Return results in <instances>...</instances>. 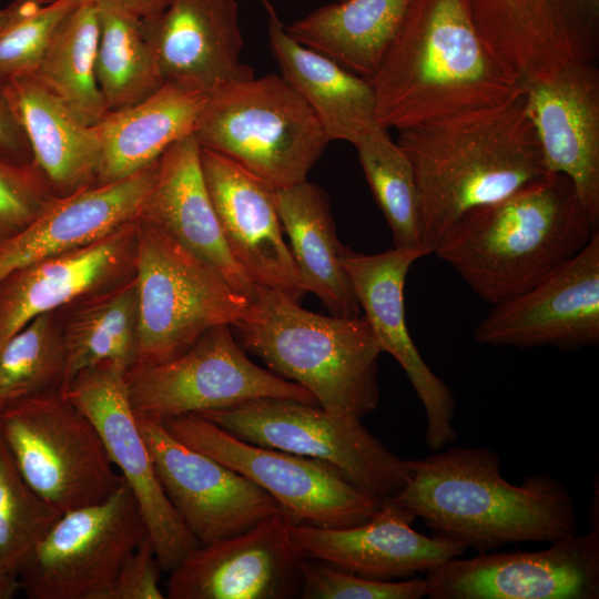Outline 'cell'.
I'll return each instance as SVG.
<instances>
[{
  "label": "cell",
  "instance_id": "obj_24",
  "mask_svg": "<svg viewBox=\"0 0 599 599\" xmlns=\"http://www.w3.org/2000/svg\"><path fill=\"white\" fill-rule=\"evenodd\" d=\"M415 519L387 497L364 524L323 528L295 522L291 532L307 557L377 580L413 577L465 555L467 549L457 544L414 530Z\"/></svg>",
  "mask_w": 599,
  "mask_h": 599
},
{
  "label": "cell",
  "instance_id": "obj_35",
  "mask_svg": "<svg viewBox=\"0 0 599 599\" xmlns=\"http://www.w3.org/2000/svg\"><path fill=\"white\" fill-rule=\"evenodd\" d=\"M395 247H422L419 196L412 163L387 130L376 125L354 144ZM424 250V248H423Z\"/></svg>",
  "mask_w": 599,
  "mask_h": 599
},
{
  "label": "cell",
  "instance_id": "obj_33",
  "mask_svg": "<svg viewBox=\"0 0 599 599\" xmlns=\"http://www.w3.org/2000/svg\"><path fill=\"white\" fill-rule=\"evenodd\" d=\"M99 10L94 0H80L55 30L34 74L85 124L108 113L95 73Z\"/></svg>",
  "mask_w": 599,
  "mask_h": 599
},
{
  "label": "cell",
  "instance_id": "obj_8",
  "mask_svg": "<svg viewBox=\"0 0 599 599\" xmlns=\"http://www.w3.org/2000/svg\"><path fill=\"white\" fill-rule=\"evenodd\" d=\"M0 436L27 484L62 512L104 500L123 481L98 429L62 389L7 406Z\"/></svg>",
  "mask_w": 599,
  "mask_h": 599
},
{
  "label": "cell",
  "instance_id": "obj_27",
  "mask_svg": "<svg viewBox=\"0 0 599 599\" xmlns=\"http://www.w3.org/2000/svg\"><path fill=\"white\" fill-rule=\"evenodd\" d=\"M209 97L199 89L166 81L144 100L108 112L94 125L101 146L94 185L143 170L172 144L193 134Z\"/></svg>",
  "mask_w": 599,
  "mask_h": 599
},
{
  "label": "cell",
  "instance_id": "obj_6",
  "mask_svg": "<svg viewBox=\"0 0 599 599\" xmlns=\"http://www.w3.org/2000/svg\"><path fill=\"white\" fill-rule=\"evenodd\" d=\"M193 135L274 190L306 181L329 142L282 74L254 75L211 94Z\"/></svg>",
  "mask_w": 599,
  "mask_h": 599
},
{
  "label": "cell",
  "instance_id": "obj_5",
  "mask_svg": "<svg viewBox=\"0 0 599 599\" xmlns=\"http://www.w3.org/2000/svg\"><path fill=\"white\" fill-rule=\"evenodd\" d=\"M234 327L245 352L311 392L325 410L362 419L376 409L383 351L364 316L316 314L281 292L260 287Z\"/></svg>",
  "mask_w": 599,
  "mask_h": 599
},
{
  "label": "cell",
  "instance_id": "obj_3",
  "mask_svg": "<svg viewBox=\"0 0 599 599\" xmlns=\"http://www.w3.org/2000/svg\"><path fill=\"white\" fill-rule=\"evenodd\" d=\"M369 81L386 130L496 106L521 92L485 45L467 0H410Z\"/></svg>",
  "mask_w": 599,
  "mask_h": 599
},
{
  "label": "cell",
  "instance_id": "obj_14",
  "mask_svg": "<svg viewBox=\"0 0 599 599\" xmlns=\"http://www.w3.org/2000/svg\"><path fill=\"white\" fill-rule=\"evenodd\" d=\"M488 51L520 89L562 68L593 62L599 0H467Z\"/></svg>",
  "mask_w": 599,
  "mask_h": 599
},
{
  "label": "cell",
  "instance_id": "obj_32",
  "mask_svg": "<svg viewBox=\"0 0 599 599\" xmlns=\"http://www.w3.org/2000/svg\"><path fill=\"white\" fill-rule=\"evenodd\" d=\"M410 0H342L284 26L287 34L370 80Z\"/></svg>",
  "mask_w": 599,
  "mask_h": 599
},
{
  "label": "cell",
  "instance_id": "obj_23",
  "mask_svg": "<svg viewBox=\"0 0 599 599\" xmlns=\"http://www.w3.org/2000/svg\"><path fill=\"white\" fill-rule=\"evenodd\" d=\"M136 219L90 244L4 275L0 280V347L34 317L134 275Z\"/></svg>",
  "mask_w": 599,
  "mask_h": 599
},
{
  "label": "cell",
  "instance_id": "obj_42",
  "mask_svg": "<svg viewBox=\"0 0 599 599\" xmlns=\"http://www.w3.org/2000/svg\"><path fill=\"white\" fill-rule=\"evenodd\" d=\"M0 159L21 166L33 163L27 134L13 111L3 84H0Z\"/></svg>",
  "mask_w": 599,
  "mask_h": 599
},
{
  "label": "cell",
  "instance_id": "obj_44",
  "mask_svg": "<svg viewBox=\"0 0 599 599\" xmlns=\"http://www.w3.org/2000/svg\"><path fill=\"white\" fill-rule=\"evenodd\" d=\"M40 6L33 0H13L8 7L0 9V32Z\"/></svg>",
  "mask_w": 599,
  "mask_h": 599
},
{
  "label": "cell",
  "instance_id": "obj_15",
  "mask_svg": "<svg viewBox=\"0 0 599 599\" xmlns=\"http://www.w3.org/2000/svg\"><path fill=\"white\" fill-rule=\"evenodd\" d=\"M425 581L430 599H598L599 528L538 551L455 557Z\"/></svg>",
  "mask_w": 599,
  "mask_h": 599
},
{
  "label": "cell",
  "instance_id": "obj_4",
  "mask_svg": "<svg viewBox=\"0 0 599 599\" xmlns=\"http://www.w3.org/2000/svg\"><path fill=\"white\" fill-rule=\"evenodd\" d=\"M598 232L571 181L547 173L510 195L466 212L434 254L496 305L542 281Z\"/></svg>",
  "mask_w": 599,
  "mask_h": 599
},
{
  "label": "cell",
  "instance_id": "obj_1",
  "mask_svg": "<svg viewBox=\"0 0 599 599\" xmlns=\"http://www.w3.org/2000/svg\"><path fill=\"white\" fill-rule=\"evenodd\" d=\"M406 464L412 476L393 499L433 537L485 552L577 534L575 501L560 480L538 473L512 485L491 449L453 447Z\"/></svg>",
  "mask_w": 599,
  "mask_h": 599
},
{
  "label": "cell",
  "instance_id": "obj_47",
  "mask_svg": "<svg viewBox=\"0 0 599 599\" xmlns=\"http://www.w3.org/2000/svg\"><path fill=\"white\" fill-rule=\"evenodd\" d=\"M262 2L264 3L266 10H270L273 7L268 0H262Z\"/></svg>",
  "mask_w": 599,
  "mask_h": 599
},
{
  "label": "cell",
  "instance_id": "obj_20",
  "mask_svg": "<svg viewBox=\"0 0 599 599\" xmlns=\"http://www.w3.org/2000/svg\"><path fill=\"white\" fill-rule=\"evenodd\" d=\"M201 167L227 248L258 286L301 303L306 291L283 237L275 190L231 159L201 148Z\"/></svg>",
  "mask_w": 599,
  "mask_h": 599
},
{
  "label": "cell",
  "instance_id": "obj_30",
  "mask_svg": "<svg viewBox=\"0 0 599 599\" xmlns=\"http://www.w3.org/2000/svg\"><path fill=\"white\" fill-rule=\"evenodd\" d=\"M275 202L305 291L315 294L331 315L359 316L326 194L306 180L276 189Z\"/></svg>",
  "mask_w": 599,
  "mask_h": 599
},
{
  "label": "cell",
  "instance_id": "obj_9",
  "mask_svg": "<svg viewBox=\"0 0 599 599\" xmlns=\"http://www.w3.org/2000/svg\"><path fill=\"white\" fill-rule=\"evenodd\" d=\"M196 415L234 437L332 463L354 484L383 499L395 496L412 471L361 422L317 404L263 397Z\"/></svg>",
  "mask_w": 599,
  "mask_h": 599
},
{
  "label": "cell",
  "instance_id": "obj_38",
  "mask_svg": "<svg viewBox=\"0 0 599 599\" xmlns=\"http://www.w3.org/2000/svg\"><path fill=\"white\" fill-rule=\"evenodd\" d=\"M79 1L40 6L0 32V84L35 72L59 24Z\"/></svg>",
  "mask_w": 599,
  "mask_h": 599
},
{
  "label": "cell",
  "instance_id": "obj_18",
  "mask_svg": "<svg viewBox=\"0 0 599 599\" xmlns=\"http://www.w3.org/2000/svg\"><path fill=\"white\" fill-rule=\"evenodd\" d=\"M479 345L559 351L599 344V231L588 244L526 292L493 305L479 322Z\"/></svg>",
  "mask_w": 599,
  "mask_h": 599
},
{
  "label": "cell",
  "instance_id": "obj_31",
  "mask_svg": "<svg viewBox=\"0 0 599 599\" xmlns=\"http://www.w3.org/2000/svg\"><path fill=\"white\" fill-rule=\"evenodd\" d=\"M67 367L62 390L83 369L138 358L140 300L135 274L59 308Z\"/></svg>",
  "mask_w": 599,
  "mask_h": 599
},
{
  "label": "cell",
  "instance_id": "obj_29",
  "mask_svg": "<svg viewBox=\"0 0 599 599\" xmlns=\"http://www.w3.org/2000/svg\"><path fill=\"white\" fill-rule=\"evenodd\" d=\"M268 39L282 77L311 108L329 141L353 145L378 125L369 80L291 38L274 8L267 10Z\"/></svg>",
  "mask_w": 599,
  "mask_h": 599
},
{
  "label": "cell",
  "instance_id": "obj_11",
  "mask_svg": "<svg viewBox=\"0 0 599 599\" xmlns=\"http://www.w3.org/2000/svg\"><path fill=\"white\" fill-rule=\"evenodd\" d=\"M148 535L123 478L104 500L60 516L19 571L20 587L30 599H111L122 562Z\"/></svg>",
  "mask_w": 599,
  "mask_h": 599
},
{
  "label": "cell",
  "instance_id": "obj_37",
  "mask_svg": "<svg viewBox=\"0 0 599 599\" xmlns=\"http://www.w3.org/2000/svg\"><path fill=\"white\" fill-rule=\"evenodd\" d=\"M62 514L22 478L0 436V569L18 576Z\"/></svg>",
  "mask_w": 599,
  "mask_h": 599
},
{
  "label": "cell",
  "instance_id": "obj_28",
  "mask_svg": "<svg viewBox=\"0 0 599 599\" xmlns=\"http://www.w3.org/2000/svg\"><path fill=\"white\" fill-rule=\"evenodd\" d=\"M31 146L33 165L58 196L95 184L101 146L94 125L80 120L34 74L4 84Z\"/></svg>",
  "mask_w": 599,
  "mask_h": 599
},
{
  "label": "cell",
  "instance_id": "obj_36",
  "mask_svg": "<svg viewBox=\"0 0 599 599\" xmlns=\"http://www.w3.org/2000/svg\"><path fill=\"white\" fill-rule=\"evenodd\" d=\"M65 367L58 308L34 317L0 347V413L23 398L62 389Z\"/></svg>",
  "mask_w": 599,
  "mask_h": 599
},
{
  "label": "cell",
  "instance_id": "obj_17",
  "mask_svg": "<svg viewBox=\"0 0 599 599\" xmlns=\"http://www.w3.org/2000/svg\"><path fill=\"white\" fill-rule=\"evenodd\" d=\"M135 415L159 481L199 545L240 534L283 509L240 473L179 441L161 419Z\"/></svg>",
  "mask_w": 599,
  "mask_h": 599
},
{
  "label": "cell",
  "instance_id": "obj_19",
  "mask_svg": "<svg viewBox=\"0 0 599 599\" xmlns=\"http://www.w3.org/2000/svg\"><path fill=\"white\" fill-rule=\"evenodd\" d=\"M427 255L420 247L394 246L378 254H361L344 246L341 262L383 353L397 361L419 397L427 418L426 444L438 451L458 439L453 424L456 399L417 349L404 306L408 271L415 261Z\"/></svg>",
  "mask_w": 599,
  "mask_h": 599
},
{
  "label": "cell",
  "instance_id": "obj_34",
  "mask_svg": "<svg viewBox=\"0 0 599 599\" xmlns=\"http://www.w3.org/2000/svg\"><path fill=\"white\" fill-rule=\"evenodd\" d=\"M98 10L95 73L108 112H112L144 100L164 81L141 19L105 4H98Z\"/></svg>",
  "mask_w": 599,
  "mask_h": 599
},
{
  "label": "cell",
  "instance_id": "obj_10",
  "mask_svg": "<svg viewBox=\"0 0 599 599\" xmlns=\"http://www.w3.org/2000/svg\"><path fill=\"white\" fill-rule=\"evenodd\" d=\"M179 441L240 473L298 522L346 528L368 521L382 499L332 463L241 440L212 422L184 414L162 420Z\"/></svg>",
  "mask_w": 599,
  "mask_h": 599
},
{
  "label": "cell",
  "instance_id": "obj_48",
  "mask_svg": "<svg viewBox=\"0 0 599 599\" xmlns=\"http://www.w3.org/2000/svg\"><path fill=\"white\" fill-rule=\"evenodd\" d=\"M338 1H342V0H338Z\"/></svg>",
  "mask_w": 599,
  "mask_h": 599
},
{
  "label": "cell",
  "instance_id": "obj_46",
  "mask_svg": "<svg viewBox=\"0 0 599 599\" xmlns=\"http://www.w3.org/2000/svg\"><path fill=\"white\" fill-rule=\"evenodd\" d=\"M33 1H35L37 3L43 6V4L52 3V2H54L57 0H33Z\"/></svg>",
  "mask_w": 599,
  "mask_h": 599
},
{
  "label": "cell",
  "instance_id": "obj_22",
  "mask_svg": "<svg viewBox=\"0 0 599 599\" xmlns=\"http://www.w3.org/2000/svg\"><path fill=\"white\" fill-rule=\"evenodd\" d=\"M141 21L164 82L211 95L254 77L241 61L236 0H172L163 11Z\"/></svg>",
  "mask_w": 599,
  "mask_h": 599
},
{
  "label": "cell",
  "instance_id": "obj_26",
  "mask_svg": "<svg viewBox=\"0 0 599 599\" xmlns=\"http://www.w3.org/2000/svg\"><path fill=\"white\" fill-rule=\"evenodd\" d=\"M200 153L201 146L193 134L163 152L140 216L166 231L216 268L237 293L254 302L260 287L227 248L205 186Z\"/></svg>",
  "mask_w": 599,
  "mask_h": 599
},
{
  "label": "cell",
  "instance_id": "obj_7",
  "mask_svg": "<svg viewBox=\"0 0 599 599\" xmlns=\"http://www.w3.org/2000/svg\"><path fill=\"white\" fill-rule=\"evenodd\" d=\"M135 276L140 328L133 367L176 358L211 328L234 327L252 304L216 268L140 215Z\"/></svg>",
  "mask_w": 599,
  "mask_h": 599
},
{
  "label": "cell",
  "instance_id": "obj_13",
  "mask_svg": "<svg viewBox=\"0 0 599 599\" xmlns=\"http://www.w3.org/2000/svg\"><path fill=\"white\" fill-rule=\"evenodd\" d=\"M126 368L104 363L80 372L65 396L93 423L132 490L161 570H173L199 544L166 497L126 389Z\"/></svg>",
  "mask_w": 599,
  "mask_h": 599
},
{
  "label": "cell",
  "instance_id": "obj_45",
  "mask_svg": "<svg viewBox=\"0 0 599 599\" xmlns=\"http://www.w3.org/2000/svg\"><path fill=\"white\" fill-rule=\"evenodd\" d=\"M20 589L18 576L0 569V599L13 598Z\"/></svg>",
  "mask_w": 599,
  "mask_h": 599
},
{
  "label": "cell",
  "instance_id": "obj_12",
  "mask_svg": "<svg viewBox=\"0 0 599 599\" xmlns=\"http://www.w3.org/2000/svg\"><path fill=\"white\" fill-rule=\"evenodd\" d=\"M125 380L134 413L161 420L263 397L317 404L301 385L253 363L229 325L211 328L172 361L126 370Z\"/></svg>",
  "mask_w": 599,
  "mask_h": 599
},
{
  "label": "cell",
  "instance_id": "obj_39",
  "mask_svg": "<svg viewBox=\"0 0 599 599\" xmlns=\"http://www.w3.org/2000/svg\"><path fill=\"white\" fill-rule=\"evenodd\" d=\"M302 599H420L425 578L377 580L341 570L307 557L302 565Z\"/></svg>",
  "mask_w": 599,
  "mask_h": 599
},
{
  "label": "cell",
  "instance_id": "obj_2",
  "mask_svg": "<svg viewBox=\"0 0 599 599\" xmlns=\"http://www.w3.org/2000/svg\"><path fill=\"white\" fill-rule=\"evenodd\" d=\"M416 180L422 247L432 254L466 212L547 174L522 93L398 130Z\"/></svg>",
  "mask_w": 599,
  "mask_h": 599
},
{
  "label": "cell",
  "instance_id": "obj_40",
  "mask_svg": "<svg viewBox=\"0 0 599 599\" xmlns=\"http://www.w3.org/2000/svg\"><path fill=\"white\" fill-rule=\"evenodd\" d=\"M59 197L33 165L0 159V248L26 230Z\"/></svg>",
  "mask_w": 599,
  "mask_h": 599
},
{
  "label": "cell",
  "instance_id": "obj_25",
  "mask_svg": "<svg viewBox=\"0 0 599 599\" xmlns=\"http://www.w3.org/2000/svg\"><path fill=\"white\" fill-rule=\"evenodd\" d=\"M158 166L159 160L122 180L57 197L0 248V280L18 267L90 244L135 220Z\"/></svg>",
  "mask_w": 599,
  "mask_h": 599
},
{
  "label": "cell",
  "instance_id": "obj_21",
  "mask_svg": "<svg viewBox=\"0 0 599 599\" xmlns=\"http://www.w3.org/2000/svg\"><path fill=\"white\" fill-rule=\"evenodd\" d=\"M546 171L567 176L599 226V72L576 63L521 89Z\"/></svg>",
  "mask_w": 599,
  "mask_h": 599
},
{
  "label": "cell",
  "instance_id": "obj_43",
  "mask_svg": "<svg viewBox=\"0 0 599 599\" xmlns=\"http://www.w3.org/2000/svg\"><path fill=\"white\" fill-rule=\"evenodd\" d=\"M98 4H105L133 14L140 19L155 16L163 11L172 0H94Z\"/></svg>",
  "mask_w": 599,
  "mask_h": 599
},
{
  "label": "cell",
  "instance_id": "obj_41",
  "mask_svg": "<svg viewBox=\"0 0 599 599\" xmlns=\"http://www.w3.org/2000/svg\"><path fill=\"white\" fill-rule=\"evenodd\" d=\"M160 571L149 535L124 559L113 582L111 599H163Z\"/></svg>",
  "mask_w": 599,
  "mask_h": 599
},
{
  "label": "cell",
  "instance_id": "obj_16",
  "mask_svg": "<svg viewBox=\"0 0 599 599\" xmlns=\"http://www.w3.org/2000/svg\"><path fill=\"white\" fill-rule=\"evenodd\" d=\"M298 522L287 510L251 528L197 545L170 571L169 599L300 598L307 558L292 536Z\"/></svg>",
  "mask_w": 599,
  "mask_h": 599
}]
</instances>
